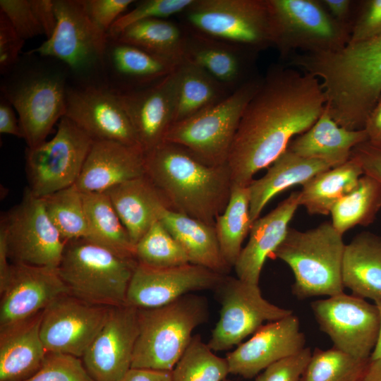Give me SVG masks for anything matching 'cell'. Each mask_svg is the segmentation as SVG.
<instances>
[{
  "instance_id": "cell-32",
  "label": "cell",
  "mask_w": 381,
  "mask_h": 381,
  "mask_svg": "<svg viewBox=\"0 0 381 381\" xmlns=\"http://www.w3.org/2000/svg\"><path fill=\"white\" fill-rule=\"evenodd\" d=\"M342 283L356 296L381 298V236L363 231L346 244Z\"/></svg>"
},
{
  "instance_id": "cell-46",
  "label": "cell",
  "mask_w": 381,
  "mask_h": 381,
  "mask_svg": "<svg viewBox=\"0 0 381 381\" xmlns=\"http://www.w3.org/2000/svg\"><path fill=\"white\" fill-rule=\"evenodd\" d=\"M312 355L309 347L279 360L258 374L255 381H300Z\"/></svg>"
},
{
  "instance_id": "cell-9",
  "label": "cell",
  "mask_w": 381,
  "mask_h": 381,
  "mask_svg": "<svg viewBox=\"0 0 381 381\" xmlns=\"http://www.w3.org/2000/svg\"><path fill=\"white\" fill-rule=\"evenodd\" d=\"M54 3L57 25L53 34L26 54L56 59L84 79L104 73L107 32L90 18L84 0H54Z\"/></svg>"
},
{
  "instance_id": "cell-38",
  "label": "cell",
  "mask_w": 381,
  "mask_h": 381,
  "mask_svg": "<svg viewBox=\"0 0 381 381\" xmlns=\"http://www.w3.org/2000/svg\"><path fill=\"white\" fill-rule=\"evenodd\" d=\"M381 209V184L363 174L356 186L333 206L330 214L334 229L343 234L356 226H368Z\"/></svg>"
},
{
  "instance_id": "cell-58",
  "label": "cell",
  "mask_w": 381,
  "mask_h": 381,
  "mask_svg": "<svg viewBox=\"0 0 381 381\" xmlns=\"http://www.w3.org/2000/svg\"><path fill=\"white\" fill-rule=\"evenodd\" d=\"M374 303L377 306L380 315V328L377 339L375 348L371 353L370 359L381 360V298L375 300Z\"/></svg>"
},
{
  "instance_id": "cell-48",
  "label": "cell",
  "mask_w": 381,
  "mask_h": 381,
  "mask_svg": "<svg viewBox=\"0 0 381 381\" xmlns=\"http://www.w3.org/2000/svg\"><path fill=\"white\" fill-rule=\"evenodd\" d=\"M134 2L135 1L133 0H84L90 18L107 32Z\"/></svg>"
},
{
  "instance_id": "cell-1",
  "label": "cell",
  "mask_w": 381,
  "mask_h": 381,
  "mask_svg": "<svg viewBox=\"0 0 381 381\" xmlns=\"http://www.w3.org/2000/svg\"><path fill=\"white\" fill-rule=\"evenodd\" d=\"M325 107L318 78L291 68L269 71L247 104L227 160L232 186H248L293 138L308 131Z\"/></svg>"
},
{
  "instance_id": "cell-44",
  "label": "cell",
  "mask_w": 381,
  "mask_h": 381,
  "mask_svg": "<svg viewBox=\"0 0 381 381\" xmlns=\"http://www.w3.org/2000/svg\"><path fill=\"white\" fill-rule=\"evenodd\" d=\"M22 381H95L82 359L71 355L47 353L40 369Z\"/></svg>"
},
{
  "instance_id": "cell-31",
  "label": "cell",
  "mask_w": 381,
  "mask_h": 381,
  "mask_svg": "<svg viewBox=\"0 0 381 381\" xmlns=\"http://www.w3.org/2000/svg\"><path fill=\"white\" fill-rule=\"evenodd\" d=\"M158 221L181 244L190 262L221 274L227 275L229 267L224 260L214 225L164 208Z\"/></svg>"
},
{
  "instance_id": "cell-54",
  "label": "cell",
  "mask_w": 381,
  "mask_h": 381,
  "mask_svg": "<svg viewBox=\"0 0 381 381\" xmlns=\"http://www.w3.org/2000/svg\"><path fill=\"white\" fill-rule=\"evenodd\" d=\"M363 129L367 133L369 141L381 143V95L371 111Z\"/></svg>"
},
{
  "instance_id": "cell-15",
  "label": "cell",
  "mask_w": 381,
  "mask_h": 381,
  "mask_svg": "<svg viewBox=\"0 0 381 381\" xmlns=\"http://www.w3.org/2000/svg\"><path fill=\"white\" fill-rule=\"evenodd\" d=\"M310 307L320 329L330 338L334 348L358 358H370L380 328L375 303L343 292L314 301Z\"/></svg>"
},
{
  "instance_id": "cell-18",
  "label": "cell",
  "mask_w": 381,
  "mask_h": 381,
  "mask_svg": "<svg viewBox=\"0 0 381 381\" xmlns=\"http://www.w3.org/2000/svg\"><path fill=\"white\" fill-rule=\"evenodd\" d=\"M225 276L192 263L157 268L138 262L126 304L137 309L161 307L191 292L215 290Z\"/></svg>"
},
{
  "instance_id": "cell-39",
  "label": "cell",
  "mask_w": 381,
  "mask_h": 381,
  "mask_svg": "<svg viewBox=\"0 0 381 381\" xmlns=\"http://www.w3.org/2000/svg\"><path fill=\"white\" fill-rule=\"evenodd\" d=\"M41 198L49 219L66 243L87 238L88 230L82 193L75 185Z\"/></svg>"
},
{
  "instance_id": "cell-6",
  "label": "cell",
  "mask_w": 381,
  "mask_h": 381,
  "mask_svg": "<svg viewBox=\"0 0 381 381\" xmlns=\"http://www.w3.org/2000/svg\"><path fill=\"white\" fill-rule=\"evenodd\" d=\"M138 264L85 238L66 243L59 274L69 294L91 304H126L128 287Z\"/></svg>"
},
{
  "instance_id": "cell-8",
  "label": "cell",
  "mask_w": 381,
  "mask_h": 381,
  "mask_svg": "<svg viewBox=\"0 0 381 381\" xmlns=\"http://www.w3.org/2000/svg\"><path fill=\"white\" fill-rule=\"evenodd\" d=\"M179 16L192 31L250 51L274 45L268 0H193Z\"/></svg>"
},
{
  "instance_id": "cell-57",
  "label": "cell",
  "mask_w": 381,
  "mask_h": 381,
  "mask_svg": "<svg viewBox=\"0 0 381 381\" xmlns=\"http://www.w3.org/2000/svg\"><path fill=\"white\" fill-rule=\"evenodd\" d=\"M362 381H381V360H371Z\"/></svg>"
},
{
  "instance_id": "cell-19",
  "label": "cell",
  "mask_w": 381,
  "mask_h": 381,
  "mask_svg": "<svg viewBox=\"0 0 381 381\" xmlns=\"http://www.w3.org/2000/svg\"><path fill=\"white\" fill-rule=\"evenodd\" d=\"M138 334V309L110 307L102 327L81 359L95 381H121L131 368Z\"/></svg>"
},
{
  "instance_id": "cell-55",
  "label": "cell",
  "mask_w": 381,
  "mask_h": 381,
  "mask_svg": "<svg viewBox=\"0 0 381 381\" xmlns=\"http://www.w3.org/2000/svg\"><path fill=\"white\" fill-rule=\"evenodd\" d=\"M8 260L5 234L0 229V291L4 289L9 277L11 264L8 262Z\"/></svg>"
},
{
  "instance_id": "cell-45",
  "label": "cell",
  "mask_w": 381,
  "mask_h": 381,
  "mask_svg": "<svg viewBox=\"0 0 381 381\" xmlns=\"http://www.w3.org/2000/svg\"><path fill=\"white\" fill-rule=\"evenodd\" d=\"M0 11L6 16L17 33L25 41L44 35L30 0H0Z\"/></svg>"
},
{
  "instance_id": "cell-3",
  "label": "cell",
  "mask_w": 381,
  "mask_h": 381,
  "mask_svg": "<svg viewBox=\"0 0 381 381\" xmlns=\"http://www.w3.org/2000/svg\"><path fill=\"white\" fill-rule=\"evenodd\" d=\"M144 154L145 175L170 209L214 226L231 195L227 164H207L184 147L166 141Z\"/></svg>"
},
{
  "instance_id": "cell-12",
  "label": "cell",
  "mask_w": 381,
  "mask_h": 381,
  "mask_svg": "<svg viewBox=\"0 0 381 381\" xmlns=\"http://www.w3.org/2000/svg\"><path fill=\"white\" fill-rule=\"evenodd\" d=\"M13 263L58 268L66 243L49 219L41 198L27 188L19 204L1 219Z\"/></svg>"
},
{
  "instance_id": "cell-56",
  "label": "cell",
  "mask_w": 381,
  "mask_h": 381,
  "mask_svg": "<svg viewBox=\"0 0 381 381\" xmlns=\"http://www.w3.org/2000/svg\"><path fill=\"white\" fill-rule=\"evenodd\" d=\"M323 4L337 20H343L347 16L350 7L348 0H325Z\"/></svg>"
},
{
  "instance_id": "cell-2",
  "label": "cell",
  "mask_w": 381,
  "mask_h": 381,
  "mask_svg": "<svg viewBox=\"0 0 381 381\" xmlns=\"http://www.w3.org/2000/svg\"><path fill=\"white\" fill-rule=\"evenodd\" d=\"M296 61L320 81L333 120L346 129H363L381 95V34Z\"/></svg>"
},
{
  "instance_id": "cell-24",
  "label": "cell",
  "mask_w": 381,
  "mask_h": 381,
  "mask_svg": "<svg viewBox=\"0 0 381 381\" xmlns=\"http://www.w3.org/2000/svg\"><path fill=\"white\" fill-rule=\"evenodd\" d=\"M299 206V191H294L265 216L253 222L248 242L234 266L237 278L259 284L267 258L284 239L289 222Z\"/></svg>"
},
{
  "instance_id": "cell-23",
  "label": "cell",
  "mask_w": 381,
  "mask_h": 381,
  "mask_svg": "<svg viewBox=\"0 0 381 381\" xmlns=\"http://www.w3.org/2000/svg\"><path fill=\"white\" fill-rule=\"evenodd\" d=\"M144 175L145 154L140 147L93 140L75 186L81 193H103Z\"/></svg>"
},
{
  "instance_id": "cell-21",
  "label": "cell",
  "mask_w": 381,
  "mask_h": 381,
  "mask_svg": "<svg viewBox=\"0 0 381 381\" xmlns=\"http://www.w3.org/2000/svg\"><path fill=\"white\" fill-rule=\"evenodd\" d=\"M177 85L176 69L148 86L121 92L114 90L144 153L164 142L167 132L174 123Z\"/></svg>"
},
{
  "instance_id": "cell-13",
  "label": "cell",
  "mask_w": 381,
  "mask_h": 381,
  "mask_svg": "<svg viewBox=\"0 0 381 381\" xmlns=\"http://www.w3.org/2000/svg\"><path fill=\"white\" fill-rule=\"evenodd\" d=\"M221 303L220 315L212 331L208 346L213 351L229 350L253 334L265 322L290 315L293 311L266 300L259 284L226 275L216 288Z\"/></svg>"
},
{
  "instance_id": "cell-30",
  "label": "cell",
  "mask_w": 381,
  "mask_h": 381,
  "mask_svg": "<svg viewBox=\"0 0 381 381\" xmlns=\"http://www.w3.org/2000/svg\"><path fill=\"white\" fill-rule=\"evenodd\" d=\"M330 168L333 167L326 162L305 158L286 149L262 177L253 179L248 186L252 221L260 217L264 207L276 195L291 186L303 185Z\"/></svg>"
},
{
  "instance_id": "cell-28",
  "label": "cell",
  "mask_w": 381,
  "mask_h": 381,
  "mask_svg": "<svg viewBox=\"0 0 381 381\" xmlns=\"http://www.w3.org/2000/svg\"><path fill=\"white\" fill-rule=\"evenodd\" d=\"M186 30L183 61L202 68L231 92L248 81L245 54L250 50Z\"/></svg>"
},
{
  "instance_id": "cell-34",
  "label": "cell",
  "mask_w": 381,
  "mask_h": 381,
  "mask_svg": "<svg viewBox=\"0 0 381 381\" xmlns=\"http://www.w3.org/2000/svg\"><path fill=\"white\" fill-rule=\"evenodd\" d=\"M82 196L88 230L85 239L136 260L135 247L107 194L82 193Z\"/></svg>"
},
{
  "instance_id": "cell-50",
  "label": "cell",
  "mask_w": 381,
  "mask_h": 381,
  "mask_svg": "<svg viewBox=\"0 0 381 381\" xmlns=\"http://www.w3.org/2000/svg\"><path fill=\"white\" fill-rule=\"evenodd\" d=\"M351 157L361 165L364 174H367L381 184V143L367 140L356 146Z\"/></svg>"
},
{
  "instance_id": "cell-37",
  "label": "cell",
  "mask_w": 381,
  "mask_h": 381,
  "mask_svg": "<svg viewBox=\"0 0 381 381\" xmlns=\"http://www.w3.org/2000/svg\"><path fill=\"white\" fill-rule=\"evenodd\" d=\"M253 222L248 186L233 185L228 204L214 223L222 255L229 267H234L237 261Z\"/></svg>"
},
{
  "instance_id": "cell-16",
  "label": "cell",
  "mask_w": 381,
  "mask_h": 381,
  "mask_svg": "<svg viewBox=\"0 0 381 381\" xmlns=\"http://www.w3.org/2000/svg\"><path fill=\"white\" fill-rule=\"evenodd\" d=\"M109 308L69 294L56 298L42 315L40 336L47 352L81 358L104 324Z\"/></svg>"
},
{
  "instance_id": "cell-42",
  "label": "cell",
  "mask_w": 381,
  "mask_h": 381,
  "mask_svg": "<svg viewBox=\"0 0 381 381\" xmlns=\"http://www.w3.org/2000/svg\"><path fill=\"white\" fill-rule=\"evenodd\" d=\"M135 258L140 264L157 268L190 263L181 244L158 220L135 245Z\"/></svg>"
},
{
  "instance_id": "cell-43",
  "label": "cell",
  "mask_w": 381,
  "mask_h": 381,
  "mask_svg": "<svg viewBox=\"0 0 381 381\" xmlns=\"http://www.w3.org/2000/svg\"><path fill=\"white\" fill-rule=\"evenodd\" d=\"M193 0H144L132 10L120 16L107 32L109 38H114L124 29L140 21L162 18L183 13Z\"/></svg>"
},
{
  "instance_id": "cell-35",
  "label": "cell",
  "mask_w": 381,
  "mask_h": 381,
  "mask_svg": "<svg viewBox=\"0 0 381 381\" xmlns=\"http://www.w3.org/2000/svg\"><path fill=\"white\" fill-rule=\"evenodd\" d=\"M186 28L169 19L154 18L134 23L114 39L169 61L183 62Z\"/></svg>"
},
{
  "instance_id": "cell-14",
  "label": "cell",
  "mask_w": 381,
  "mask_h": 381,
  "mask_svg": "<svg viewBox=\"0 0 381 381\" xmlns=\"http://www.w3.org/2000/svg\"><path fill=\"white\" fill-rule=\"evenodd\" d=\"M274 45L282 54L291 49L308 53L335 50L345 45L346 31L320 4L313 0H268Z\"/></svg>"
},
{
  "instance_id": "cell-29",
  "label": "cell",
  "mask_w": 381,
  "mask_h": 381,
  "mask_svg": "<svg viewBox=\"0 0 381 381\" xmlns=\"http://www.w3.org/2000/svg\"><path fill=\"white\" fill-rule=\"evenodd\" d=\"M367 140L364 129L349 130L340 126L325 108L317 121L292 140L287 149L303 157L322 160L335 167L349 160L352 150Z\"/></svg>"
},
{
  "instance_id": "cell-41",
  "label": "cell",
  "mask_w": 381,
  "mask_h": 381,
  "mask_svg": "<svg viewBox=\"0 0 381 381\" xmlns=\"http://www.w3.org/2000/svg\"><path fill=\"white\" fill-rule=\"evenodd\" d=\"M228 374L226 358L217 356L195 335L172 370L171 381H223Z\"/></svg>"
},
{
  "instance_id": "cell-53",
  "label": "cell",
  "mask_w": 381,
  "mask_h": 381,
  "mask_svg": "<svg viewBox=\"0 0 381 381\" xmlns=\"http://www.w3.org/2000/svg\"><path fill=\"white\" fill-rule=\"evenodd\" d=\"M121 381H171V372L131 368Z\"/></svg>"
},
{
  "instance_id": "cell-49",
  "label": "cell",
  "mask_w": 381,
  "mask_h": 381,
  "mask_svg": "<svg viewBox=\"0 0 381 381\" xmlns=\"http://www.w3.org/2000/svg\"><path fill=\"white\" fill-rule=\"evenodd\" d=\"M381 34V0L370 1L356 23L349 42H356Z\"/></svg>"
},
{
  "instance_id": "cell-52",
  "label": "cell",
  "mask_w": 381,
  "mask_h": 381,
  "mask_svg": "<svg viewBox=\"0 0 381 381\" xmlns=\"http://www.w3.org/2000/svg\"><path fill=\"white\" fill-rule=\"evenodd\" d=\"M0 133L23 138V131L13 106L4 97H1L0 100Z\"/></svg>"
},
{
  "instance_id": "cell-59",
  "label": "cell",
  "mask_w": 381,
  "mask_h": 381,
  "mask_svg": "<svg viewBox=\"0 0 381 381\" xmlns=\"http://www.w3.org/2000/svg\"><path fill=\"white\" fill-rule=\"evenodd\" d=\"M223 381H232V380L226 378V379H225L224 380H223Z\"/></svg>"
},
{
  "instance_id": "cell-20",
  "label": "cell",
  "mask_w": 381,
  "mask_h": 381,
  "mask_svg": "<svg viewBox=\"0 0 381 381\" xmlns=\"http://www.w3.org/2000/svg\"><path fill=\"white\" fill-rule=\"evenodd\" d=\"M0 294V329H3L43 312L69 291L57 268L12 263Z\"/></svg>"
},
{
  "instance_id": "cell-25",
  "label": "cell",
  "mask_w": 381,
  "mask_h": 381,
  "mask_svg": "<svg viewBox=\"0 0 381 381\" xmlns=\"http://www.w3.org/2000/svg\"><path fill=\"white\" fill-rule=\"evenodd\" d=\"M180 64L135 46L108 37L104 73L110 89L127 91L148 86L174 72Z\"/></svg>"
},
{
  "instance_id": "cell-36",
  "label": "cell",
  "mask_w": 381,
  "mask_h": 381,
  "mask_svg": "<svg viewBox=\"0 0 381 381\" xmlns=\"http://www.w3.org/2000/svg\"><path fill=\"white\" fill-rule=\"evenodd\" d=\"M177 72L174 123L191 117L219 103L232 92L202 68L190 63H181Z\"/></svg>"
},
{
  "instance_id": "cell-17",
  "label": "cell",
  "mask_w": 381,
  "mask_h": 381,
  "mask_svg": "<svg viewBox=\"0 0 381 381\" xmlns=\"http://www.w3.org/2000/svg\"><path fill=\"white\" fill-rule=\"evenodd\" d=\"M64 116L93 140L115 141L142 149L116 93L106 85H68Z\"/></svg>"
},
{
  "instance_id": "cell-10",
  "label": "cell",
  "mask_w": 381,
  "mask_h": 381,
  "mask_svg": "<svg viewBox=\"0 0 381 381\" xmlns=\"http://www.w3.org/2000/svg\"><path fill=\"white\" fill-rule=\"evenodd\" d=\"M67 87L64 72L44 69L18 73L2 84L1 95L18 114L27 147L45 142L65 116Z\"/></svg>"
},
{
  "instance_id": "cell-27",
  "label": "cell",
  "mask_w": 381,
  "mask_h": 381,
  "mask_svg": "<svg viewBox=\"0 0 381 381\" xmlns=\"http://www.w3.org/2000/svg\"><path fill=\"white\" fill-rule=\"evenodd\" d=\"M42 312L0 329V381H22L41 367L47 354L40 336Z\"/></svg>"
},
{
  "instance_id": "cell-33",
  "label": "cell",
  "mask_w": 381,
  "mask_h": 381,
  "mask_svg": "<svg viewBox=\"0 0 381 381\" xmlns=\"http://www.w3.org/2000/svg\"><path fill=\"white\" fill-rule=\"evenodd\" d=\"M364 172L353 158L318 173L302 185L299 205L310 214L327 215L333 206L357 184Z\"/></svg>"
},
{
  "instance_id": "cell-26",
  "label": "cell",
  "mask_w": 381,
  "mask_h": 381,
  "mask_svg": "<svg viewBox=\"0 0 381 381\" xmlns=\"http://www.w3.org/2000/svg\"><path fill=\"white\" fill-rule=\"evenodd\" d=\"M104 193L109 197L134 247L158 220L160 212L170 208L162 193L146 175L117 184Z\"/></svg>"
},
{
  "instance_id": "cell-51",
  "label": "cell",
  "mask_w": 381,
  "mask_h": 381,
  "mask_svg": "<svg viewBox=\"0 0 381 381\" xmlns=\"http://www.w3.org/2000/svg\"><path fill=\"white\" fill-rule=\"evenodd\" d=\"M30 1L44 35L47 39L50 37L57 25L54 0H30Z\"/></svg>"
},
{
  "instance_id": "cell-4",
  "label": "cell",
  "mask_w": 381,
  "mask_h": 381,
  "mask_svg": "<svg viewBox=\"0 0 381 381\" xmlns=\"http://www.w3.org/2000/svg\"><path fill=\"white\" fill-rule=\"evenodd\" d=\"M208 317L207 299L194 294L161 307L138 309L131 368L171 372L189 346L193 330Z\"/></svg>"
},
{
  "instance_id": "cell-22",
  "label": "cell",
  "mask_w": 381,
  "mask_h": 381,
  "mask_svg": "<svg viewBox=\"0 0 381 381\" xmlns=\"http://www.w3.org/2000/svg\"><path fill=\"white\" fill-rule=\"evenodd\" d=\"M305 344L299 319L294 313L268 322L227 354L229 374L255 377L270 365L303 349Z\"/></svg>"
},
{
  "instance_id": "cell-5",
  "label": "cell",
  "mask_w": 381,
  "mask_h": 381,
  "mask_svg": "<svg viewBox=\"0 0 381 381\" xmlns=\"http://www.w3.org/2000/svg\"><path fill=\"white\" fill-rule=\"evenodd\" d=\"M346 244L331 222L305 231L289 227L272 253L294 275L292 294L298 299L344 292L342 262Z\"/></svg>"
},
{
  "instance_id": "cell-7",
  "label": "cell",
  "mask_w": 381,
  "mask_h": 381,
  "mask_svg": "<svg viewBox=\"0 0 381 381\" xmlns=\"http://www.w3.org/2000/svg\"><path fill=\"white\" fill-rule=\"evenodd\" d=\"M260 83L248 80L219 103L172 123L164 141L184 147L207 164H227L243 111Z\"/></svg>"
},
{
  "instance_id": "cell-47",
  "label": "cell",
  "mask_w": 381,
  "mask_h": 381,
  "mask_svg": "<svg viewBox=\"0 0 381 381\" xmlns=\"http://www.w3.org/2000/svg\"><path fill=\"white\" fill-rule=\"evenodd\" d=\"M6 16L0 11V72L7 74L19 61L25 43Z\"/></svg>"
},
{
  "instance_id": "cell-40",
  "label": "cell",
  "mask_w": 381,
  "mask_h": 381,
  "mask_svg": "<svg viewBox=\"0 0 381 381\" xmlns=\"http://www.w3.org/2000/svg\"><path fill=\"white\" fill-rule=\"evenodd\" d=\"M370 358L362 359L335 348L315 349L300 381H362Z\"/></svg>"
},
{
  "instance_id": "cell-11",
  "label": "cell",
  "mask_w": 381,
  "mask_h": 381,
  "mask_svg": "<svg viewBox=\"0 0 381 381\" xmlns=\"http://www.w3.org/2000/svg\"><path fill=\"white\" fill-rule=\"evenodd\" d=\"M93 140L66 116L54 136L25 150L28 188L39 198L75 185Z\"/></svg>"
}]
</instances>
